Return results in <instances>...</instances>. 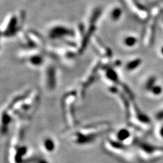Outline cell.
<instances>
[{
	"instance_id": "1",
	"label": "cell",
	"mask_w": 163,
	"mask_h": 163,
	"mask_svg": "<svg viewBox=\"0 0 163 163\" xmlns=\"http://www.w3.org/2000/svg\"><path fill=\"white\" fill-rule=\"evenodd\" d=\"M118 137L120 140H124V139H127L129 137V133L127 131V130L122 129L120 131H119Z\"/></svg>"
},
{
	"instance_id": "3",
	"label": "cell",
	"mask_w": 163,
	"mask_h": 163,
	"mask_svg": "<svg viewBox=\"0 0 163 163\" xmlns=\"http://www.w3.org/2000/svg\"><path fill=\"white\" fill-rule=\"evenodd\" d=\"M120 14H121V10L119 8H116L115 10H113L112 12V18L114 19H117V18H119L120 17Z\"/></svg>"
},
{
	"instance_id": "5",
	"label": "cell",
	"mask_w": 163,
	"mask_h": 163,
	"mask_svg": "<svg viewBox=\"0 0 163 163\" xmlns=\"http://www.w3.org/2000/svg\"><path fill=\"white\" fill-rule=\"evenodd\" d=\"M134 42H135V39H134L133 37H127V39L126 40H124V43H126V45H128L129 46H133L134 44Z\"/></svg>"
},
{
	"instance_id": "4",
	"label": "cell",
	"mask_w": 163,
	"mask_h": 163,
	"mask_svg": "<svg viewBox=\"0 0 163 163\" xmlns=\"http://www.w3.org/2000/svg\"><path fill=\"white\" fill-rule=\"evenodd\" d=\"M151 90H152L153 93L154 94H156V95L160 94L162 92V88H160V86H152V88H151Z\"/></svg>"
},
{
	"instance_id": "6",
	"label": "cell",
	"mask_w": 163,
	"mask_h": 163,
	"mask_svg": "<svg viewBox=\"0 0 163 163\" xmlns=\"http://www.w3.org/2000/svg\"><path fill=\"white\" fill-rule=\"evenodd\" d=\"M42 58L39 57V56H37V57H34L31 58V62L34 65H39L40 64V63L42 62Z\"/></svg>"
},
{
	"instance_id": "7",
	"label": "cell",
	"mask_w": 163,
	"mask_h": 163,
	"mask_svg": "<svg viewBox=\"0 0 163 163\" xmlns=\"http://www.w3.org/2000/svg\"><path fill=\"white\" fill-rule=\"evenodd\" d=\"M158 118H163V111H162V112H160L159 114H158Z\"/></svg>"
},
{
	"instance_id": "8",
	"label": "cell",
	"mask_w": 163,
	"mask_h": 163,
	"mask_svg": "<svg viewBox=\"0 0 163 163\" xmlns=\"http://www.w3.org/2000/svg\"><path fill=\"white\" fill-rule=\"evenodd\" d=\"M160 133H161V135L163 137V128H162L161 131H160Z\"/></svg>"
},
{
	"instance_id": "2",
	"label": "cell",
	"mask_w": 163,
	"mask_h": 163,
	"mask_svg": "<svg viewBox=\"0 0 163 163\" xmlns=\"http://www.w3.org/2000/svg\"><path fill=\"white\" fill-rule=\"evenodd\" d=\"M45 148H46L47 150L48 151H52L54 149V143L53 142V141L51 139H48L45 141Z\"/></svg>"
}]
</instances>
